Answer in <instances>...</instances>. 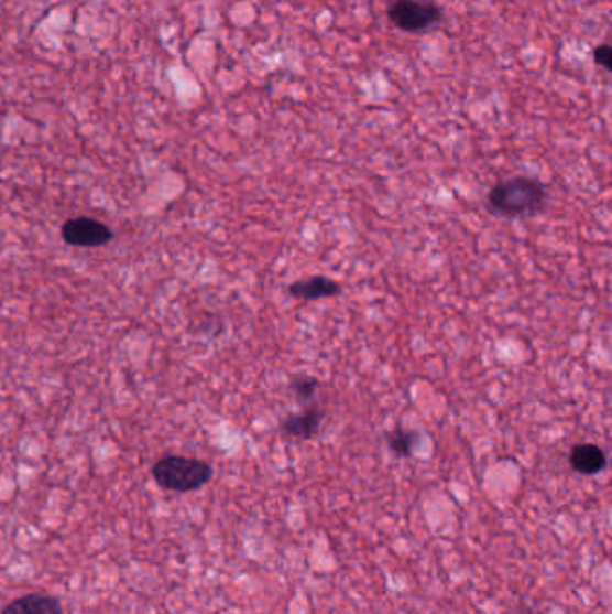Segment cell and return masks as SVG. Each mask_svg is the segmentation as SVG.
I'll list each match as a JSON object with an SVG mask.
<instances>
[{
    "mask_svg": "<svg viewBox=\"0 0 612 614\" xmlns=\"http://www.w3.org/2000/svg\"><path fill=\"white\" fill-rule=\"evenodd\" d=\"M487 205L500 218H532L548 207V190L539 180L515 176L498 182L489 193Z\"/></svg>",
    "mask_w": 612,
    "mask_h": 614,
    "instance_id": "obj_1",
    "label": "cell"
},
{
    "mask_svg": "<svg viewBox=\"0 0 612 614\" xmlns=\"http://www.w3.org/2000/svg\"><path fill=\"white\" fill-rule=\"evenodd\" d=\"M212 465L204 460L187 456L167 455L153 465V478L156 484L173 493H193L212 478Z\"/></svg>",
    "mask_w": 612,
    "mask_h": 614,
    "instance_id": "obj_2",
    "label": "cell"
},
{
    "mask_svg": "<svg viewBox=\"0 0 612 614\" xmlns=\"http://www.w3.org/2000/svg\"><path fill=\"white\" fill-rule=\"evenodd\" d=\"M386 15L398 31L426 34L442 24L444 10L433 0H394Z\"/></svg>",
    "mask_w": 612,
    "mask_h": 614,
    "instance_id": "obj_3",
    "label": "cell"
},
{
    "mask_svg": "<svg viewBox=\"0 0 612 614\" xmlns=\"http://www.w3.org/2000/svg\"><path fill=\"white\" fill-rule=\"evenodd\" d=\"M62 237L73 247L96 248L112 241L113 233L105 223L81 216L65 223Z\"/></svg>",
    "mask_w": 612,
    "mask_h": 614,
    "instance_id": "obj_4",
    "label": "cell"
},
{
    "mask_svg": "<svg viewBox=\"0 0 612 614\" xmlns=\"http://www.w3.org/2000/svg\"><path fill=\"white\" fill-rule=\"evenodd\" d=\"M324 417H326V410L318 402H309V405H304V410L298 413H289L282 419V433L297 439V441H312L320 433Z\"/></svg>",
    "mask_w": 612,
    "mask_h": 614,
    "instance_id": "obj_5",
    "label": "cell"
},
{
    "mask_svg": "<svg viewBox=\"0 0 612 614\" xmlns=\"http://www.w3.org/2000/svg\"><path fill=\"white\" fill-rule=\"evenodd\" d=\"M287 293H289L293 299L313 302V300L332 299V297L340 295L341 286L332 281V279H329V277L315 276L293 282V284H289V288H287Z\"/></svg>",
    "mask_w": 612,
    "mask_h": 614,
    "instance_id": "obj_6",
    "label": "cell"
},
{
    "mask_svg": "<svg viewBox=\"0 0 612 614\" xmlns=\"http://www.w3.org/2000/svg\"><path fill=\"white\" fill-rule=\"evenodd\" d=\"M0 614H64V605L56 596L30 593L6 604Z\"/></svg>",
    "mask_w": 612,
    "mask_h": 614,
    "instance_id": "obj_7",
    "label": "cell"
},
{
    "mask_svg": "<svg viewBox=\"0 0 612 614\" xmlns=\"http://www.w3.org/2000/svg\"><path fill=\"white\" fill-rule=\"evenodd\" d=\"M569 464L577 473L594 476L608 467V456L597 444H577L569 453Z\"/></svg>",
    "mask_w": 612,
    "mask_h": 614,
    "instance_id": "obj_8",
    "label": "cell"
},
{
    "mask_svg": "<svg viewBox=\"0 0 612 614\" xmlns=\"http://www.w3.org/2000/svg\"><path fill=\"white\" fill-rule=\"evenodd\" d=\"M386 444L397 459H412L417 448L420 435L417 431L408 430L403 424H395L394 430L386 433Z\"/></svg>",
    "mask_w": 612,
    "mask_h": 614,
    "instance_id": "obj_9",
    "label": "cell"
},
{
    "mask_svg": "<svg viewBox=\"0 0 612 614\" xmlns=\"http://www.w3.org/2000/svg\"><path fill=\"white\" fill-rule=\"evenodd\" d=\"M289 390L300 405H309L320 390V381L309 374H297L289 379Z\"/></svg>",
    "mask_w": 612,
    "mask_h": 614,
    "instance_id": "obj_10",
    "label": "cell"
},
{
    "mask_svg": "<svg viewBox=\"0 0 612 614\" xmlns=\"http://www.w3.org/2000/svg\"><path fill=\"white\" fill-rule=\"evenodd\" d=\"M594 64L605 68L611 73L612 71V47L609 44L598 45L593 51Z\"/></svg>",
    "mask_w": 612,
    "mask_h": 614,
    "instance_id": "obj_11",
    "label": "cell"
}]
</instances>
